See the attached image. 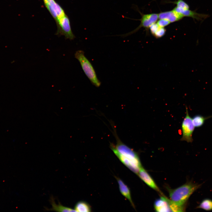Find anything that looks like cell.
<instances>
[{
  "label": "cell",
  "instance_id": "cell-17",
  "mask_svg": "<svg viewBox=\"0 0 212 212\" xmlns=\"http://www.w3.org/2000/svg\"><path fill=\"white\" fill-rule=\"evenodd\" d=\"M171 3L176 4L177 7L185 9H189L188 5L183 0H177Z\"/></svg>",
  "mask_w": 212,
  "mask_h": 212
},
{
  "label": "cell",
  "instance_id": "cell-20",
  "mask_svg": "<svg viewBox=\"0 0 212 212\" xmlns=\"http://www.w3.org/2000/svg\"><path fill=\"white\" fill-rule=\"evenodd\" d=\"M160 26L157 23L152 24L149 28L151 34L153 35Z\"/></svg>",
  "mask_w": 212,
  "mask_h": 212
},
{
  "label": "cell",
  "instance_id": "cell-10",
  "mask_svg": "<svg viewBox=\"0 0 212 212\" xmlns=\"http://www.w3.org/2000/svg\"><path fill=\"white\" fill-rule=\"evenodd\" d=\"M170 200L165 196L161 197L160 199L155 201L154 207L156 211H171L170 207Z\"/></svg>",
  "mask_w": 212,
  "mask_h": 212
},
{
  "label": "cell",
  "instance_id": "cell-14",
  "mask_svg": "<svg viewBox=\"0 0 212 212\" xmlns=\"http://www.w3.org/2000/svg\"><path fill=\"white\" fill-rule=\"evenodd\" d=\"M74 209L76 212L91 211V207L90 205L87 202L83 201L78 202L75 205Z\"/></svg>",
  "mask_w": 212,
  "mask_h": 212
},
{
  "label": "cell",
  "instance_id": "cell-3",
  "mask_svg": "<svg viewBox=\"0 0 212 212\" xmlns=\"http://www.w3.org/2000/svg\"><path fill=\"white\" fill-rule=\"evenodd\" d=\"M115 137L116 144L111 143L110 145V148L115 155L119 154L131 160H140L138 154L135 151L122 142L117 136Z\"/></svg>",
  "mask_w": 212,
  "mask_h": 212
},
{
  "label": "cell",
  "instance_id": "cell-16",
  "mask_svg": "<svg viewBox=\"0 0 212 212\" xmlns=\"http://www.w3.org/2000/svg\"><path fill=\"white\" fill-rule=\"evenodd\" d=\"M197 208L202 209L207 211L212 210V200L208 198L203 200Z\"/></svg>",
  "mask_w": 212,
  "mask_h": 212
},
{
  "label": "cell",
  "instance_id": "cell-19",
  "mask_svg": "<svg viewBox=\"0 0 212 212\" xmlns=\"http://www.w3.org/2000/svg\"><path fill=\"white\" fill-rule=\"evenodd\" d=\"M170 23L168 20L164 19H159L157 22L159 26L163 27L168 26Z\"/></svg>",
  "mask_w": 212,
  "mask_h": 212
},
{
  "label": "cell",
  "instance_id": "cell-15",
  "mask_svg": "<svg viewBox=\"0 0 212 212\" xmlns=\"http://www.w3.org/2000/svg\"><path fill=\"white\" fill-rule=\"evenodd\" d=\"M212 116L205 117L200 115H197L192 118L193 124L196 127H199L202 126L207 119L211 118Z\"/></svg>",
  "mask_w": 212,
  "mask_h": 212
},
{
  "label": "cell",
  "instance_id": "cell-11",
  "mask_svg": "<svg viewBox=\"0 0 212 212\" xmlns=\"http://www.w3.org/2000/svg\"><path fill=\"white\" fill-rule=\"evenodd\" d=\"M119 185L120 193L130 202L133 207L135 208L134 205L131 199L130 189L128 186L120 178L115 177Z\"/></svg>",
  "mask_w": 212,
  "mask_h": 212
},
{
  "label": "cell",
  "instance_id": "cell-9",
  "mask_svg": "<svg viewBox=\"0 0 212 212\" xmlns=\"http://www.w3.org/2000/svg\"><path fill=\"white\" fill-rule=\"evenodd\" d=\"M158 19H166L170 23L178 21L183 17L173 9L171 11L161 12L158 14Z\"/></svg>",
  "mask_w": 212,
  "mask_h": 212
},
{
  "label": "cell",
  "instance_id": "cell-12",
  "mask_svg": "<svg viewBox=\"0 0 212 212\" xmlns=\"http://www.w3.org/2000/svg\"><path fill=\"white\" fill-rule=\"evenodd\" d=\"M173 10L181 14L183 17H190L197 19H200V18L203 17V15L198 14L196 12L190 10L189 9H185L176 6Z\"/></svg>",
  "mask_w": 212,
  "mask_h": 212
},
{
  "label": "cell",
  "instance_id": "cell-8",
  "mask_svg": "<svg viewBox=\"0 0 212 212\" xmlns=\"http://www.w3.org/2000/svg\"><path fill=\"white\" fill-rule=\"evenodd\" d=\"M139 177L148 186L162 194L159 188L149 174L142 166L140 168L137 174Z\"/></svg>",
  "mask_w": 212,
  "mask_h": 212
},
{
  "label": "cell",
  "instance_id": "cell-13",
  "mask_svg": "<svg viewBox=\"0 0 212 212\" xmlns=\"http://www.w3.org/2000/svg\"><path fill=\"white\" fill-rule=\"evenodd\" d=\"M50 203L52 206L50 209L51 210L57 212H76L74 209L64 206L60 203L56 204L52 198H51Z\"/></svg>",
  "mask_w": 212,
  "mask_h": 212
},
{
  "label": "cell",
  "instance_id": "cell-18",
  "mask_svg": "<svg viewBox=\"0 0 212 212\" xmlns=\"http://www.w3.org/2000/svg\"><path fill=\"white\" fill-rule=\"evenodd\" d=\"M165 32L164 27L160 26L153 35L156 38H160L165 34Z\"/></svg>",
  "mask_w": 212,
  "mask_h": 212
},
{
  "label": "cell",
  "instance_id": "cell-2",
  "mask_svg": "<svg viewBox=\"0 0 212 212\" xmlns=\"http://www.w3.org/2000/svg\"><path fill=\"white\" fill-rule=\"evenodd\" d=\"M74 57L80 62L84 73L92 84L97 87H100L101 82L91 64L85 55L84 51L80 50L77 51Z\"/></svg>",
  "mask_w": 212,
  "mask_h": 212
},
{
  "label": "cell",
  "instance_id": "cell-5",
  "mask_svg": "<svg viewBox=\"0 0 212 212\" xmlns=\"http://www.w3.org/2000/svg\"><path fill=\"white\" fill-rule=\"evenodd\" d=\"M186 115L181 125L182 137L180 140L186 141L188 143H191L193 140L192 135L195 127L193 124L192 118L189 115L188 108L186 106Z\"/></svg>",
  "mask_w": 212,
  "mask_h": 212
},
{
  "label": "cell",
  "instance_id": "cell-7",
  "mask_svg": "<svg viewBox=\"0 0 212 212\" xmlns=\"http://www.w3.org/2000/svg\"><path fill=\"white\" fill-rule=\"evenodd\" d=\"M46 8L56 21L66 14L62 8L55 0H42Z\"/></svg>",
  "mask_w": 212,
  "mask_h": 212
},
{
  "label": "cell",
  "instance_id": "cell-1",
  "mask_svg": "<svg viewBox=\"0 0 212 212\" xmlns=\"http://www.w3.org/2000/svg\"><path fill=\"white\" fill-rule=\"evenodd\" d=\"M201 185L189 182L175 189H168L171 202L180 211H183L184 205L190 196Z\"/></svg>",
  "mask_w": 212,
  "mask_h": 212
},
{
  "label": "cell",
  "instance_id": "cell-6",
  "mask_svg": "<svg viewBox=\"0 0 212 212\" xmlns=\"http://www.w3.org/2000/svg\"><path fill=\"white\" fill-rule=\"evenodd\" d=\"M158 19V14L153 13L142 14L140 19V23L136 29L129 33L119 36L125 37L135 33L141 27L146 29L149 28L152 24L156 23Z\"/></svg>",
  "mask_w": 212,
  "mask_h": 212
},
{
  "label": "cell",
  "instance_id": "cell-4",
  "mask_svg": "<svg viewBox=\"0 0 212 212\" xmlns=\"http://www.w3.org/2000/svg\"><path fill=\"white\" fill-rule=\"evenodd\" d=\"M55 22L57 27L56 35L64 36L66 39L71 40L75 38L72 30L69 19L66 14L59 18Z\"/></svg>",
  "mask_w": 212,
  "mask_h": 212
}]
</instances>
